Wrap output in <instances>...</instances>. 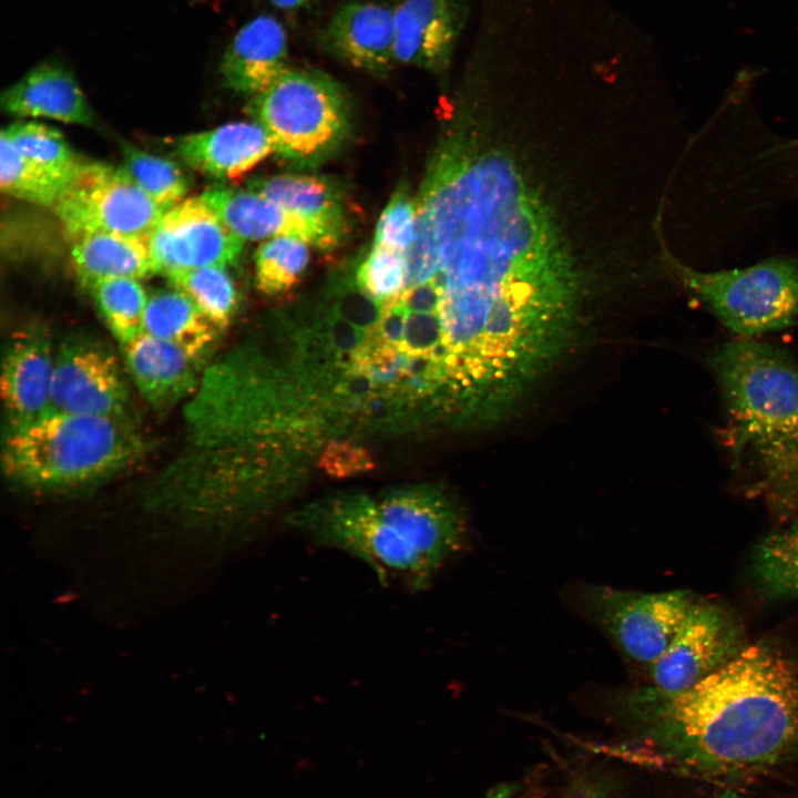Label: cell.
Masks as SVG:
<instances>
[{
  "mask_svg": "<svg viewBox=\"0 0 798 798\" xmlns=\"http://www.w3.org/2000/svg\"><path fill=\"white\" fill-rule=\"evenodd\" d=\"M326 326L330 348L338 358H347L351 366L355 356L367 345L370 334L357 328L332 310L327 316Z\"/></svg>",
  "mask_w": 798,
  "mask_h": 798,
  "instance_id": "obj_36",
  "label": "cell"
},
{
  "mask_svg": "<svg viewBox=\"0 0 798 798\" xmlns=\"http://www.w3.org/2000/svg\"><path fill=\"white\" fill-rule=\"evenodd\" d=\"M283 158L313 161L346 136L348 105L332 79L317 71L287 69L247 106Z\"/></svg>",
  "mask_w": 798,
  "mask_h": 798,
  "instance_id": "obj_5",
  "label": "cell"
},
{
  "mask_svg": "<svg viewBox=\"0 0 798 798\" xmlns=\"http://www.w3.org/2000/svg\"><path fill=\"white\" fill-rule=\"evenodd\" d=\"M121 347L133 383L153 408L172 407L195 392L198 364L181 348L146 332Z\"/></svg>",
  "mask_w": 798,
  "mask_h": 798,
  "instance_id": "obj_18",
  "label": "cell"
},
{
  "mask_svg": "<svg viewBox=\"0 0 798 798\" xmlns=\"http://www.w3.org/2000/svg\"><path fill=\"white\" fill-rule=\"evenodd\" d=\"M727 614L715 605L694 603L664 653L649 666L651 690L681 694L726 665L743 648Z\"/></svg>",
  "mask_w": 798,
  "mask_h": 798,
  "instance_id": "obj_12",
  "label": "cell"
},
{
  "mask_svg": "<svg viewBox=\"0 0 798 798\" xmlns=\"http://www.w3.org/2000/svg\"><path fill=\"white\" fill-rule=\"evenodd\" d=\"M241 239L294 237L321 249L336 245L308 219L254 191L212 187L200 195Z\"/></svg>",
  "mask_w": 798,
  "mask_h": 798,
  "instance_id": "obj_16",
  "label": "cell"
},
{
  "mask_svg": "<svg viewBox=\"0 0 798 798\" xmlns=\"http://www.w3.org/2000/svg\"><path fill=\"white\" fill-rule=\"evenodd\" d=\"M633 703L653 755L708 782H746L798 754V667L767 646L744 647L686 692L648 688Z\"/></svg>",
  "mask_w": 798,
  "mask_h": 798,
  "instance_id": "obj_2",
  "label": "cell"
},
{
  "mask_svg": "<svg viewBox=\"0 0 798 798\" xmlns=\"http://www.w3.org/2000/svg\"><path fill=\"white\" fill-rule=\"evenodd\" d=\"M287 523L310 541L344 551L385 582L423 589L434 576L420 554L381 515L376 499L351 494L328 499L291 514Z\"/></svg>",
  "mask_w": 798,
  "mask_h": 798,
  "instance_id": "obj_7",
  "label": "cell"
},
{
  "mask_svg": "<svg viewBox=\"0 0 798 798\" xmlns=\"http://www.w3.org/2000/svg\"><path fill=\"white\" fill-rule=\"evenodd\" d=\"M52 208L73 237L91 232L147 236L166 212L119 167L99 162H84Z\"/></svg>",
  "mask_w": 798,
  "mask_h": 798,
  "instance_id": "obj_9",
  "label": "cell"
},
{
  "mask_svg": "<svg viewBox=\"0 0 798 798\" xmlns=\"http://www.w3.org/2000/svg\"><path fill=\"white\" fill-rule=\"evenodd\" d=\"M393 20L396 61L431 71L447 68L463 20L460 0H400Z\"/></svg>",
  "mask_w": 798,
  "mask_h": 798,
  "instance_id": "obj_15",
  "label": "cell"
},
{
  "mask_svg": "<svg viewBox=\"0 0 798 798\" xmlns=\"http://www.w3.org/2000/svg\"><path fill=\"white\" fill-rule=\"evenodd\" d=\"M325 40L354 66L382 72L396 61L393 9L374 2L346 3L329 21Z\"/></svg>",
  "mask_w": 798,
  "mask_h": 798,
  "instance_id": "obj_21",
  "label": "cell"
},
{
  "mask_svg": "<svg viewBox=\"0 0 798 798\" xmlns=\"http://www.w3.org/2000/svg\"><path fill=\"white\" fill-rule=\"evenodd\" d=\"M408 310L400 301L386 307L378 325L370 336L378 342L400 349L402 344Z\"/></svg>",
  "mask_w": 798,
  "mask_h": 798,
  "instance_id": "obj_37",
  "label": "cell"
},
{
  "mask_svg": "<svg viewBox=\"0 0 798 798\" xmlns=\"http://www.w3.org/2000/svg\"><path fill=\"white\" fill-rule=\"evenodd\" d=\"M319 467L335 478H346L374 469L371 454L351 442H330L319 456Z\"/></svg>",
  "mask_w": 798,
  "mask_h": 798,
  "instance_id": "obj_35",
  "label": "cell"
},
{
  "mask_svg": "<svg viewBox=\"0 0 798 798\" xmlns=\"http://www.w3.org/2000/svg\"><path fill=\"white\" fill-rule=\"evenodd\" d=\"M1 108L18 116H41L91 126L94 114L74 74L64 64L47 61L6 89Z\"/></svg>",
  "mask_w": 798,
  "mask_h": 798,
  "instance_id": "obj_20",
  "label": "cell"
},
{
  "mask_svg": "<svg viewBox=\"0 0 798 798\" xmlns=\"http://www.w3.org/2000/svg\"><path fill=\"white\" fill-rule=\"evenodd\" d=\"M129 387L114 354L88 337H71L55 352L51 412L125 418Z\"/></svg>",
  "mask_w": 798,
  "mask_h": 798,
  "instance_id": "obj_10",
  "label": "cell"
},
{
  "mask_svg": "<svg viewBox=\"0 0 798 798\" xmlns=\"http://www.w3.org/2000/svg\"><path fill=\"white\" fill-rule=\"evenodd\" d=\"M399 301L408 311L440 316L442 294L436 284L428 280L407 288Z\"/></svg>",
  "mask_w": 798,
  "mask_h": 798,
  "instance_id": "obj_38",
  "label": "cell"
},
{
  "mask_svg": "<svg viewBox=\"0 0 798 798\" xmlns=\"http://www.w3.org/2000/svg\"><path fill=\"white\" fill-rule=\"evenodd\" d=\"M219 331L182 291L171 287L149 294L144 332L173 344L197 362Z\"/></svg>",
  "mask_w": 798,
  "mask_h": 798,
  "instance_id": "obj_24",
  "label": "cell"
},
{
  "mask_svg": "<svg viewBox=\"0 0 798 798\" xmlns=\"http://www.w3.org/2000/svg\"><path fill=\"white\" fill-rule=\"evenodd\" d=\"M755 572L769 593L798 598V516L759 544L755 554Z\"/></svg>",
  "mask_w": 798,
  "mask_h": 798,
  "instance_id": "obj_30",
  "label": "cell"
},
{
  "mask_svg": "<svg viewBox=\"0 0 798 798\" xmlns=\"http://www.w3.org/2000/svg\"><path fill=\"white\" fill-rule=\"evenodd\" d=\"M250 190L321 229L337 246L347 222L341 198L327 181L309 175L282 174L252 182Z\"/></svg>",
  "mask_w": 798,
  "mask_h": 798,
  "instance_id": "obj_23",
  "label": "cell"
},
{
  "mask_svg": "<svg viewBox=\"0 0 798 798\" xmlns=\"http://www.w3.org/2000/svg\"><path fill=\"white\" fill-rule=\"evenodd\" d=\"M142 450V439L125 418L51 412L9 432L2 464L24 487L55 490L114 474Z\"/></svg>",
  "mask_w": 798,
  "mask_h": 798,
  "instance_id": "obj_4",
  "label": "cell"
},
{
  "mask_svg": "<svg viewBox=\"0 0 798 798\" xmlns=\"http://www.w3.org/2000/svg\"><path fill=\"white\" fill-rule=\"evenodd\" d=\"M170 286L185 294L218 329L229 325L238 304L234 282L223 266H205L166 276Z\"/></svg>",
  "mask_w": 798,
  "mask_h": 798,
  "instance_id": "obj_25",
  "label": "cell"
},
{
  "mask_svg": "<svg viewBox=\"0 0 798 798\" xmlns=\"http://www.w3.org/2000/svg\"><path fill=\"white\" fill-rule=\"evenodd\" d=\"M386 307L367 293L357 283H342L336 290L331 310L357 328L371 332L378 325Z\"/></svg>",
  "mask_w": 798,
  "mask_h": 798,
  "instance_id": "obj_34",
  "label": "cell"
},
{
  "mask_svg": "<svg viewBox=\"0 0 798 798\" xmlns=\"http://www.w3.org/2000/svg\"><path fill=\"white\" fill-rule=\"evenodd\" d=\"M309 260L307 243L294 237H273L260 244L255 254L256 280L266 294L291 288Z\"/></svg>",
  "mask_w": 798,
  "mask_h": 798,
  "instance_id": "obj_31",
  "label": "cell"
},
{
  "mask_svg": "<svg viewBox=\"0 0 798 798\" xmlns=\"http://www.w3.org/2000/svg\"><path fill=\"white\" fill-rule=\"evenodd\" d=\"M273 6L283 9V10H294L303 4H305L308 0H268Z\"/></svg>",
  "mask_w": 798,
  "mask_h": 798,
  "instance_id": "obj_39",
  "label": "cell"
},
{
  "mask_svg": "<svg viewBox=\"0 0 798 798\" xmlns=\"http://www.w3.org/2000/svg\"><path fill=\"white\" fill-rule=\"evenodd\" d=\"M357 285L388 307L399 301L406 290V254L374 245L356 272Z\"/></svg>",
  "mask_w": 798,
  "mask_h": 798,
  "instance_id": "obj_32",
  "label": "cell"
},
{
  "mask_svg": "<svg viewBox=\"0 0 798 798\" xmlns=\"http://www.w3.org/2000/svg\"><path fill=\"white\" fill-rule=\"evenodd\" d=\"M156 274L233 265L244 241L201 197L184 198L167 209L147 235Z\"/></svg>",
  "mask_w": 798,
  "mask_h": 798,
  "instance_id": "obj_11",
  "label": "cell"
},
{
  "mask_svg": "<svg viewBox=\"0 0 798 798\" xmlns=\"http://www.w3.org/2000/svg\"><path fill=\"white\" fill-rule=\"evenodd\" d=\"M121 172L164 211L185 197L188 183L181 167L173 161L124 144Z\"/></svg>",
  "mask_w": 798,
  "mask_h": 798,
  "instance_id": "obj_28",
  "label": "cell"
},
{
  "mask_svg": "<svg viewBox=\"0 0 798 798\" xmlns=\"http://www.w3.org/2000/svg\"><path fill=\"white\" fill-rule=\"evenodd\" d=\"M54 361L47 328H24L12 337L1 374V398L9 432L50 413Z\"/></svg>",
  "mask_w": 798,
  "mask_h": 798,
  "instance_id": "obj_14",
  "label": "cell"
},
{
  "mask_svg": "<svg viewBox=\"0 0 798 798\" xmlns=\"http://www.w3.org/2000/svg\"><path fill=\"white\" fill-rule=\"evenodd\" d=\"M672 265L685 287L741 338L798 324V258H769L717 272Z\"/></svg>",
  "mask_w": 798,
  "mask_h": 798,
  "instance_id": "obj_6",
  "label": "cell"
},
{
  "mask_svg": "<svg viewBox=\"0 0 798 798\" xmlns=\"http://www.w3.org/2000/svg\"><path fill=\"white\" fill-rule=\"evenodd\" d=\"M66 182L20 153L3 135L0 139V186L12 197L53 207Z\"/></svg>",
  "mask_w": 798,
  "mask_h": 798,
  "instance_id": "obj_29",
  "label": "cell"
},
{
  "mask_svg": "<svg viewBox=\"0 0 798 798\" xmlns=\"http://www.w3.org/2000/svg\"><path fill=\"white\" fill-rule=\"evenodd\" d=\"M737 452L754 460L759 490L784 518L798 509V367L782 350L750 338L710 358Z\"/></svg>",
  "mask_w": 798,
  "mask_h": 798,
  "instance_id": "obj_3",
  "label": "cell"
},
{
  "mask_svg": "<svg viewBox=\"0 0 798 798\" xmlns=\"http://www.w3.org/2000/svg\"><path fill=\"white\" fill-rule=\"evenodd\" d=\"M287 35L272 16L247 22L226 48L219 66L224 84L235 92L256 95L286 70Z\"/></svg>",
  "mask_w": 798,
  "mask_h": 798,
  "instance_id": "obj_19",
  "label": "cell"
},
{
  "mask_svg": "<svg viewBox=\"0 0 798 798\" xmlns=\"http://www.w3.org/2000/svg\"><path fill=\"white\" fill-rule=\"evenodd\" d=\"M416 229L417 204L406 188H398L380 215L375 245L407 255L415 242Z\"/></svg>",
  "mask_w": 798,
  "mask_h": 798,
  "instance_id": "obj_33",
  "label": "cell"
},
{
  "mask_svg": "<svg viewBox=\"0 0 798 798\" xmlns=\"http://www.w3.org/2000/svg\"><path fill=\"white\" fill-rule=\"evenodd\" d=\"M177 156L194 171L221 180L243 176L275 151L258 123H228L180 137Z\"/></svg>",
  "mask_w": 798,
  "mask_h": 798,
  "instance_id": "obj_17",
  "label": "cell"
},
{
  "mask_svg": "<svg viewBox=\"0 0 798 798\" xmlns=\"http://www.w3.org/2000/svg\"><path fill=\"white\" fill-rule=\"evenodd\" d=\"M88 289L108 328L120 345L144 332L149 294L139 279H104Z\"/></svg>",
  "mask_w": 798,
  "mask_h": 798,
  "instance_id": "obj_26",
  "label": "cell"
},
{
  "mask_svg": "<svg viewBox=\"0 0 798 798\" xmlns=\"http://www.w3.org/2000/svg\"><path fill=\"white\" fill-rule=\"evenodd\" d=\"M416 204L406 289L442 294L451 381L522 399L576 334L580 283L551 215L505 153L466 133L437 152Z\"/></svg>",
  "mask_w": 798,
  "mask_h": 798,
  "instance_id": "obj_1",
  "label": "cell"
},
{
  "mask_svg": "<svg viewBox=\"0 0 798 798\" xmlns=\"http://www.w3.org/2000/svg\"><path fill=\"white\" fill-rule=\"evenodd\" d=\"M581 603L624 656L649 667L667 648L695 602L684 591L640 593L592 585L581 593Z\"/></svg>",
  "mask_w": 798,
  "mask_h": 798,
  "instance_id": "obj_8",
  "label": "cell"
},
{
  "mask_svg": "<svg viewBox=\"0 0 798 798\" xmlns=\"http://www.w3.org/2000/svg\"><path fill=\"white\" fill-rule=\"evenodd\" d=\"M376 501L383 519L434 574L460 549L464 521L457 505L441 490L430 487L392 490Z\"/></svg>",
  "mask_w": 798,
  "mask_h": 798,
  "instance_id": "obj_13",
  "label": "cell"
},
{
  "mask_svg": "<svg viewBox=\"0 0 798 798\" xmlns=\"http://www.w3.org/2000/svg\"><path fill=\"white\" fill-rule=\"evenodd\" d=\"M72 264L85 287L112 278L143 279L155 275L147 236L91 232L73 237Z\"/></svg>",
  "mask_w": 798,
  "mask_h": 798,
  "instance_id": "obj_22",
  "label": "cell"
},
{
  "mask_svg": "<svg viewBox=\"0 0 798 798\" xmlns=\"http://www.w3.org/2000/svg\"><path fill=\"white\" fill-rule=\"evenodd\" d=\"M1 135L24 156L66 184L85 162L71 149L59 130L45 124L16 122L3 129Z\"/></svg>",
  "mask_w": 798,
  "mask_h": 798,
  "instance_id": "obj_27",
  "label": "cell"
}]
</instances>
